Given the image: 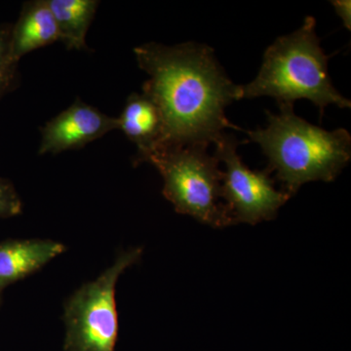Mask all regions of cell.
Listing matches in <instances>:
<instances>
[{
  "instance_id": "6da1fadb",
  "label": "cell",
  "mask_w": 351,
  "mask_h": 351,
  "mask_svg": "<svg viewBox=\"0 0 351 351\" xmlns=\"http://www.w3.org/2000/svg\"><path fill=\"white\" fill-rule=\"evenodd\" d=\"M134 54L140 69L149 75L144 94L158 108L162 121L156 149L208 147L226 128L242 131L226 117V107L241 100V85L226 75L213 48L195 43H149L137 46Z\"/></svg>"
},
{
  "instance_id": "7a4b0ae2",
  "label": "cell",
  "mask_w": 351,
  "mask_h": 351,
  "mask_svg": "<svg viewBox=\"0 0 351 351\" xmlns=\"http://www.w3.org/2000/svg\"><path fill=\"white\" fill-rule=\"evenodd\" d=\"M267 125L244 130L249 142L260 145L269 159L270 173L292 197L309 182L335 181L351 158V136L343 128L326 131L308 123L294 106H279V113L267 112Z\"/></svg>"
},
{
  "instance_id": "3957f363",
  "label": "cell",
  "mask_w": 351,
  "mask_h": 351,
  "mask_svg": "<svg viewBox=\"0 0 351 351\" xmlns=\"http://www.w3.org/2000/svg\"><path fill=\"white\" fill-rule=\"evenodd\" d=\"M315 27V19L308 16L299 29L269 45L255 80L241 85V99L270 97L278 106L306 99L319 108L321 119L328 106L350 108V101L332 86L328 73L332 55L321 48Z\"/></svg>"
},
{
  "instance_id": "277c9868",
  "label": "cell",
  "mask_w": 351,
  "mask_h": 351,
  "mask_svg": "<svg viewBox=\"0 0 351 351\" xmlns=\"http://www.w3.org/2000/svg\"><path fill=\"white\" fill-rule=\"evenodd\" d=\"M207 147H158L136 159L149 162L162 176V193L179 214L215 228L233 225L221 198L223 172Z\"/></svg>"
},
{
  "instance_id": "5b68a950",
  "label": "cell",
  "mask_w": 351,
  "mask_h": 351,
  "mask_svg": "<svg viewBox=\"0 0 351 351\" xmlns=\"http://www.w3.org/2000/svg\"><path fill=\"white\" fill-rule=\"evenodd\" d=\"M141 255L140 248L120 254L96 280L85 284L69 298L64 315L66 351H114L119 335L117 283Z\"/></svg>"
},
{
  "instance_id": "8992f818",
  "label": "cell",
  "mask_w": 351,
  "mask_h": 351,
  "mask_svg": "<svg viewBox=\"0 0 351 351\" xmlns=\"http://www.w3.org/2000/svg\"><path fill=\"white\" fill-rule=\"evenodd\" d=\"M214 156L226 164L221 182V198L234 223L255 226L271 221L291 196L274 188L270 172L247 167L237 154L239 143L230 134H223L215 143Z\"/></svg>"
},
{
  "instance_id": "52a82bcc",
  "label": "cell",
  "mask_w": 351,
  "mask_h": 351,
  "mask_svg": "<svg viewBox=\"0 0 351 351\" xmlns=\"http://www.w3.org/2000/svg\"><path fill=\"white\" fill-rule=\"evenodd\" d=\"M119 122L98 108L76 100L41 128L38 154H58L85 145L117 130Z\"/></svg>"
},
{
  "instance_id": "ba28073f",
  "label": "cell",
  "mask_w": 351,
  "mask_h": 351,
  "mask_svg": "<svg viewBox=\"0 0 351 351\" xmlns=\"http://www.w3.org/2000/svg\"><path fill=\"white\" fill-rule=\"evenodd\" d=\"M52 240H7L0 243V290L38 271L64 251Z\"/></svg>"
},
{
  "instance_id": "9c48e42d",
  "label": "cell",
  "mask_w": 351,
  "mask_h": 351,
  "mask_svg": "<svg viewBox=\"0 0 351 351\" xmlns=\"http://www.w3.org/2000/svg\"><path fill=\"white\" fill-rule=\"evenodd\" d=\"M60 41L59 32L47 0H34L23 6L15 25L11 27L10 56L18 64L25 55Z\"/></svg>"
},
{
  "instance_id": "30bf717a",
  "label": "cell",
  "mask_w": 351,
  "mask_h": 351,
  "mask_svg": "<svg viewBox=\"0 0 351 351\" xmlns=\"http://www.w3.org/2000/svg\"><path fill=\"white\" fill-rule=\"evenodd\" d=\"M117 122V130L123 132L137 145V158L156 149L160 138L162 121L158 108L147 95H130Z\"/></svg>"
},
{
  "instance_id": "8fae6325",
  "label": "cell",
  "mask_w": 351,
  "mask_h": 351,
  "mask_svg": "<svg viewBox=\"0 0 351 351\" xmlns=\"http://www.w3.org/2000/svg\"><path fill=\"white\" fill-rule=\"evenodd\" d=\"M60 41L69 50H88L86 34L96 15L97 0H47Z\"/></svg>"
},
{
  "instance_id": "7c38bea8",
  "label": "cell",
  "mask_w": 351,
  "mask_h": 351,
  "mask_svg": "<svg viewBox=\"0 0 351 351\" xmlns=\"http://www.w3.org/2000/svg\"><path fill=\"white\" fill-rule=\"evenodd\" d=\"M11 25L0 27V97L10 89L15 82L18 64L14 63L10 56Z\"/></svg>"
},
{
  "instance_id": "4fadbf2b",
  "label": "cell",
  "mask_w": 351,
  "mask_h": 351,
  "mask_svg": "<svg viewBox=\"0 0 351 351\" xmlns=\"http://www.w3.org/2000/svg\"><path fill=\"white\" fill-rule=\"evenodd\" d=\"M22 209V201L13 184L0 178V218L18 216Z\"/></svg>"
},
{
  "instance_id": "5bb4252c",
  "label": "cell",
  "mask_w": 351,
  "mask_h": 351,
  "mask_svg": "<svg viewBox=\"0 0 351 351\" xmlns=\"http://www.w3.org/2000/svg\"><path fill=\"white\" fill-rule=\"evenodd\" d=\"M332 5L334 6L337 15L343 20V25L348 31L351 29V1L350 0H332Z\"/></svg>"
},
{
  "instance_id": "9a60e30c",
  "label": "cell",
  "mask_w": 351,
  "mask_h": 351,
  "mask_svg": "<svg viewBox=\"0 0 351 351\" xmlns=\"http://www.w3.org/2000/svg\"><path fill=\"white\" fill-rule=\"evenodd\" d=\"M1 293H2V291L0 290V298H1Z\"/></svg>"
}]
</instances>
